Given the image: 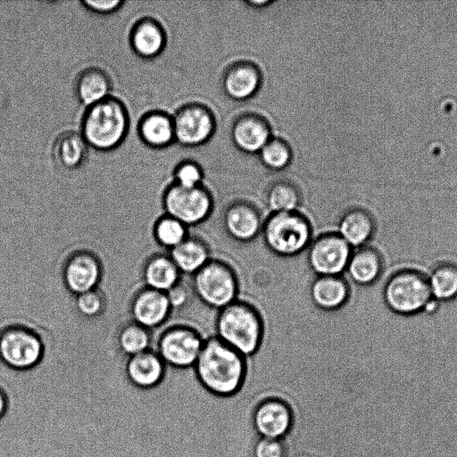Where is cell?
<instances>
[{
  "label": "cell",
  "instance_id": "15",
  "mask_svg": "<svg viewBox=\"0 0 457 457\" xmlns=\"http://www.w3.org/2000/svg\"><path fill=\"white\" fill-rule=\"evenodd\" d=\"M222 222L228 235L240 242L255 238L263 223L257 208L244 200L234 201L226 207Z\"/></svg>",
  "mask_w": 457,
  "mask_h": 457
},
{
  "label": "cell",
  "instance_id": "24",
  "mask_svg": "<svg viewBox=\"0 0 457 457\" xmlns=\"http://www.w3.org/2000/svg\"><path fill=\"white\" fill-rule=\"evenodd\" d=\"M88 148L80 132L66 130L54 139L53 156L61 167L76 170L85 163L88 156Z\"/></svg>",
  "mask_w": 457,
  "mask_h": 457
},
{
  "label": "cell",
  "instance_id": "14",
  "mask_svg": "<svg viewBox=\"0 0 457 457\" xmlns=\"http://www.w3.org/2000/svg\"><path fill=\"white\" fill-rule=\"evenodd\" d=\"M102 275V267L95 254L79 251L66 262L63 270L65 286L75 295L96 289Z\"/></svg>",
  "mask_w": 457,
  "mask_h": 457
},
{
  "label": "cell",
  "instance_id": "27",
  "mask_svg": "<svg viewBox=\"0 0 457 457\" xmlns=\"http://www.w3.org/2000/svg\"><path fill=\"white\" fill-rule=\"evenodd\" d=\"M180 274L170 255L162 253L149 258L143 271L146 287L165 293L180 281Z\"/></svg>",
  "mask_w": 457,
  "mask_h": 457
},
{
  "label": "cell",
  "instance_id": "1",
  "mask_svg": "<svg viewBox=\"0 0 457 457\" xmlns=\"http://www.w3.org/2000/svg\"><path fill=\"white\" fill-rule=\"evenodd\" d=\"M247 367V358L213 336L204 339L193 370L210 392L230 395L241 386Z\"/></svg>",
  "mask_w": 457,
  "mask_h": 457
},
{
  "label": "cell",
  "instance_id": "5",
  "mask_svg": "<svg viewBox=\"0 0 457 457\" xmlns=\"http://www.w3.org/2000/svg\"><path fill=\"white\" fill-rule=\"evenodd\" d=\"M383 296L393 312L403 315L425 311L433 299L428 277L415 270L394 273L386 283Z\"/></svg>",
  "mask_w": 457,
  "mask_h": 457
},
{
  "label": "cell",
  "instance_id": "4",
  "mask_svg": "<svg viewBox=\"0 0 457 457\" xmlns=\"http://www.w3.org/2000/svg\"><path fill=\"white\" fill-rule=\"evenodd\" d=\"M261 232L269 250L283 257H292L307 249L312 236L309 220L298 211L271 212Z\"/></svg>",
  "mask_w": 457,
  "mask_h": 457
},
{
  "label": "cell",
  "instance_id": "38",
  "mask_svg": "<svg viewBox=\"0 0 457 457\" xmlns=\"http://www.w3.org/2000/svg\"><path fill=\"white\" fill-rule=\"evenodd\" d=\"M245 3L252 8L263 9V8H266L267 6L274 4L275 2L271 1V0H261V1L249 0V1H245Z\"/></svg>",
  "mask_w": 457,
  "mask_h": 457
},
{
  "label": "cell",
  "instance_id": "37",
  "mask_svg": "<svg viewBox=\"0 0 457 457\" xmlns=\"http://www.w3.org/2000/svg\"><path fill=\"white\" fill-rule=\"evenodd\" d=\"M171 310L173 308H180L185 305L188 300V293L184 285L180 281L166 292Z\"/></svg>",
  "mask_w": 457,
  "mask_h": 457
},
{
  "label": "cell",
  "instance_id": "11",
  "mask_svg": "<svg viewBox=\"0 0 457 457\" xmlns=\"http://www.w3.org/2000/svg\"><path fill=\"white\" fill-rule=\"evenodd\" d=\"M307 249L308 264L317 276H340L345 271L353 252L337 232L317 237Z\"/></svg>",
  "mask_w": 457,
  "mask_h": 457
},
{
  "label": "cell",
  "instance_id": "34",
  "mask_svg": "<svg viewBox=\"0 0 457 457\" xmlns=\"http://www.w3.org/2000/svg\"><path fill=\"white\" fill-rule=\"evenodd\" d=\"M75 304L80 314L87 318H95L103 312L104 300L97 289H93L76 295Z\"/></svg>",
  "mask_w": 457,
  "mask_h": 457
},
{
  "label": "cell",
  "instance_id": "17",
  "mask_svg": "<svg viewBox=\"0 0 457 457\" xmlns=\"http://www.w3.org/2000/svg\"><path fill=\"white\" fill-rule=\"evenodd\" d=\"M129 45L133 52L143 59H154L160 55L167 43L162 24L154 17L145 16L132 26Z\"/></svg>",
  "mask_w": 457,
  "mask_h": 457
},
{
  "label": "cell",
  "instance_id": "33",
  "mask_svg": "<svg viewBox=\"0 0 457 457\" xmlns=\"http://www.w3.org/2000/svg\"><path fill=\"white\" fill-rule=\"evenodd\" d=\"M173 182L185 187H195L204 185V170L200 164L194 160L180 161L173 170Z\"/></svg>",
  "mask_w": 457,
  "mask_h": 457
},
{
  "label": "cell",
  "instance_id": "35",
  "mask_svg": "<svg viewBox=\"0 0 457 457\" xmlns=\"http://www.w3.org/2000/svg\"><path fill=\"white\" fill-rule=\"evenodd\" d=\"M254 457H284L280 439L261 437L254 446Z\"/></svg>",
  "mask_w": 457,
  "mask_h": 457
},
{
  "label": "cell",
  "instance_id": "29",
  "mask_svg": "<svg viewBox=\"0 0 457 457\" xmlns=\"http://www.w3.org/2000/svg\"><path fill=\"white\" fill-rule=\"evenodd\" d=\"M433 299L450 301L457 297V264L442 262L428 277Z\"/></svg>",
  "mask_w": 457,
  "mask_h": 457
},
{
  "label": "cell",
  "instance_id": "18",
  "mask_svg": "<svg viewBox=\"0 0 457 457\" xmlns=\"http://www.w3.org/2000/svg\"><path fill=\"white\" fill-rule=\"evenodd\" d=\"M253 424L262 437L280 439L291 428V411L279 399L263 400L254 411Z\"/></svg>",
  "mask_w": 457,
  "mask_h": 457
},
{
  "label": "cell",
  "instance_id": "10",
  "mask_svg": "<svg viewBox=\"0 0 457 457\" xmlns=\"http://www.w3.org/2000/svg\"><path fill=\"white\" fill-rule=\"evenodd\" d=\"M204 341L195 329L177 325L162 332L156 352L166 366L176 370H187L194 367Z\"/></svg>",
  "mask_w": 457,
  "mask_h": 457
},
{
  "label": "cell",
  "instance_id": "26",
  "mask_svg": "<svg viewBox=\"0 0 457 457\" xmlns=\"http://www.w3.org/2000/svg\"><path fill=\"white\" fill-rule=\"evenodd\" d=\"M169 255L180 273L192 275L211 260L206 244L202 239L190 235L170 250Z\"/></svg>",
  "mask_w": 457,
  "mask_h": 457
},
{
  "label": "cell",
  "instance_id": "31",
  "mask_svg": "<svg viewBox=\"0 0 457 457\" xmlns=\"http://www.w3.org/2000/svg\"><path fill=\"white\" fill-rule=\"evenodd\" d=\"M153 233L156 242L169 250L189 236L185 224L166 213L154 222Z\"/></svg>",
  "mask_w": 457,
  "mask_h": 457
},
{
  "label": "cell",
  "instance_id": "12",
  "mask_svg": "<svg viewBox=\"0 0 457 457\" xmlns=\"http://www.w3.org/2000/svg\"><path fill=\"white\" fill-rule=\"evenodd\" d=\"M262 85V73L257 64L241 60L229 64L221 78L225 95L231 100L244 102L253 97Z\"/></svg>",
  "mask_w": 457,
  "mask_h": 457
},
{
  "label": "cell",
  "instance_id": "6",
  "mask_svg": "<svg viewBox=\"0 0 457 457\" xmlns=\"http://www.w3.org/2000/svg\"><path fill=\"white\" fill-rule=\"evenodd\" d=\"M193 289L204 304L219 311L237 300V278L226 262L210 260L193 275Z\"/></svg>",
  "mask_w": 457,
  "mask_h": 457
},
{
  "label": "cell",
  "instance_id": "7",
  "mask_svg": "<svg viewBox=\"0 0 457 457\" xmlns=\"http://www.w3.org/2000/svg\"><path fill=\"white\" fill-rule=\"evenodd\" d=\"M162 205L166 214L188 227L199 224L209 217L213 200L204 185L185 187L172 182L163 191Z\"/></svg>",
  "mask_w": 457,
  "mask_h": 457
},
{
  "label": "cell",
  "instance_id": "32",
  "mask_svg": "<svg viewBox=\"0 0 457 457\" xmlns=\"http://www.w3.org/2000/svg\"><path fill=\"white\" fill-rule=\"evenodd\" d=\"M150 342L149 329L134 321L124 326L118 335V345L129 357L148 350Z\"/></svg>",
  "mask_w": 457,
  "mask_h": 457
},
{
  "label": "cell",
  "instance_id": "9",
  "mask_svg": "<svg viewBox=\"0 0 457 457\" xmlns=\"http://www.w3.org/2000/svg\"><path fill=\"white\" fill-rule=\"evenodd\" d=\"M176 143L186 147L206 144L216 130V119L205 104L189 102L180 105L172 114Z\"/></svg>",
  "mask_w": 457,
  "mask_h": 457
},
{
  "label": "cell",
  "instance_id": "22",
  "mask_svg": "<svg viewBox=\"0 0 457 457\" xmlns=\"http://www.w3.org/2000/svg\"><path fill=\"white\" fill-rule=\"evenodd\" d=\"M313 303L324 311H334L345 304L350 290L345 279L340 276H317L310 287Z\"/></svg>",
  "mask_w": 457,
  "mask_h": 457
},
{
  "label": "cell",
  "instance_id": "3",
  "mask_svg": "<svg viewBox=\"0 0 457 457\" xmlns=\"http://www.w3.org/2000/svg\"><path fill=\"white\" fill-rule=\"evenodd\" d=\"M215 330V337L248 358L255 354L262 345L263 322L253 305L237 299L219 310Z\"/></svg>",
  "mask_w": 457,
  "mask_h": 457
},
{
  "label": "cell",
  "instance_id": "20",
  "mask_svg": "<svg viewBox=\"0 0 457 457\" xmlns=\"http://www.w3.org/2000/svg\"><path fill=\"white\" fill-rule=\"evenodd\" d=\"M137 130L142 143L150 148L162 149L176 142L172 115L162 110L145 112Z\"/></svg>",
  "mask_w": 457,
  "mask_h": 457
},
{
  "label": "cell",
  "instance_id": "28",
  "mask_svg": "<svg viewBox=\"0 0 457 457\" xmlns=\"http://www.w3.org/2000/svg\"><path fill=\"white\" fill-rule=\"evenodd\" d=\"M266 203L271 212L297 211L301 203V192L292 181L279 179L268 187Z\"/></svg>",
  "mask_w": 457,
  "mask_h": 457
},
{
  "label": "cell",
  "instance_id": "36",
  "mask_svg": "<svg viewBox=\"0 0 457 457\" xmlns=\"http://www.w3.org/2000/svg\"><path fill=\"white\" fill-rule=\"evenodd\" d=\"M81 5L87 11L98 15H109L119 11L125 4L122 0L93 1L84 0Z\"/></svg>",
  "mask_w": 457,
  "mask_h": 457
},
{
  "label": "cell",
  "instance_id": "2",
  "mask_svg": "<svg viewBox=\"0 0 457 457\" xmlns=\"http://www.w3.org/2000/svg\"><path fill=\"white\" fill-rule=\"evenodd\" d=\"M129 113L125 104L110 96L85 108L80 134L89 147L110 152L119 147L129 129Z\"/></svg>",
  "mask_w": 457,
  "mask_h": 457
},
{
  "label": "cell",
  "instance_id": "39",
  "mask_svg": "<svg viewBox=\"0 0 457 457\" xmlns=\"http://www.w3.org/2000/svg\"><path fill=\"white\" fill-rule=\"evenodd\" d=\"M7 396L5 392L0 387V418L4 416L7 409Z\"/></svg>",
  "mask_w": 457,
  "mask_h": 457
},
{
  "label": "cell",
  "instance_id": "25",
  "mask_svg": "<svg viewBox=\"0 0 457 457\" xmlns=\"http://www.w3.org/2000/svg\"><path fill=\"white\" fill-rule=\"evenodd\" d=\"M383 268L379 253L370 246H361L352 252L345 271L356 284L368 286L380 276Z\"/></svg>",
  "mask_w": 457,
  "mask_h": 457
},
{
  "label": "cell",
  "instance_id": "13",
  "mask_svg": "<svg viewBox=\"0 0 457 457\" xmlns=\"http://www.w3.org/2000/svg\"><path fill=\"white\" fill-rule=\"evenodd\" d=\"M272 137L270 122L256 112L239 114L230 129L233 145L240 152L248 154H258Z\"/></svg>",
  "mask_w": 457,
  "mask_h": 457
},
{
  "label": "cell",
  "instance_id": "19",
  "mask_svg": "<svg viewBox=\"0 0 457 457\" xmlns=\"http://www.w3.org/2000/svg\"><path fill=\"white\" fill-rule=\"evenodd\" d=\"M166 367L158 353L148 349L129 357L125 374L132 386L139 389H152L164 379Z\"/></svg>",
  "mask_w": 457,
  "mask_h": 457
},
{
  "label": "cell",
  "instance_id": "30",
  "mask_svg": "<svg viewBox=\"0 0 457 457\" xmlns=\"http://www.w3.org/2000/svg\"><path fill=\"white\" fill-rule=\"evenodd\" d=\"M262 164L270 170L287 169L293 159L291 145L284 138L272 137L258 153Z\"/></svg>",
  "mask_w": 457,
  "mask_h": 457
},
{
  "label": "cell",
  "instance_id": "16",
  "mask_svg": "<svg viewBox=\"0 0 457 457\" xmlns=\"http://www.w3.org/2000/svg\"><path fill=\"white\" fill-rule=\"evenodd\" d=\"M170 311L166 293L146 287L135 295L131 303L134 322L147 329L162 325L168 319Z\"/></svg>",
  "mask_w": 457,
  "mask_h": 457
},
{
  "label": "cell",
  "instance_id": "8",
  "mask_svg": "<svg viewBox=\"0 0 457 457\" xmlns=\"http://www.w3.org/2000/svg\"><path fill=\"white\" fill-rule=\"evenodd\" d=\"M44 353L43 343L32 330L13 324L0 334V360L8 368L23 371L39 363Z\"/></svg>",
  "mask_w": 457,
  "mask_h": 457
},
{
  "label": "cell",
  "instance_id": "21",
  "mask_svg": "<svg viewBox=\"0 0 457 457\" xmlns=\"http://www.w3.org/2000/svg\"><path fill=\"white\" fill-rule=\"evenodd\" d=\"M112 89L110 75L99 67H87L75 79V95L85 108L112 96Z\"/></svg>",
  "mask_w": 457,
  "mask_h": 457
},
{
  "label": "cell",
  "instance_id": "23",
  "mask_svg": "<svg viewBox=\"0 0 457 457\" xmlns=\"http://www.w3.org/2000/svg\"><path fill=\"white\" fill-rule=\"evenodd\" d=\"M337 228V234L352 248H358L370 239L375 223L371 214L366 210L352 208L341 216Z\"/></svg>",
  "mask_w": 457,
  "mask_h": 457
}]
</instances>
